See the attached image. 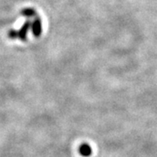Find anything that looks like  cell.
I'll list each match as a JSON object with an SVG mask.
<instances>
[{
    "instance_id": "obj_1",
    "label": "cell",
    "mask_w": 157,
    "mask_h": 157,
    "mask_svg": "<svg viewBox=\"0 0 157 157\" xmlns=\"http://www.w3.org/2000/svg\"><path fill=\"white\" fill-rule=\"evenodd\" d=\"M32 31L34 37L39 38L42 33V22L39 17H36L34 19V22L32 25Z\"/></svg>"
},
{
    "instance_id": "obj_2",
    "label": "cell",
    "mask_w": 157,
    "mask_h": 157,
    "mask_svg": "<svg viewBox=\"0 0 157 157\" xmlns=\"http://www.w3.org/2000/svg\"><path fill=\"white\" fill-rule=\"evenodd\" d=\"M79 153L82 156H90L92 155V148L88 144H82L79 147Z\"/></svg>"
}]
</instances>
